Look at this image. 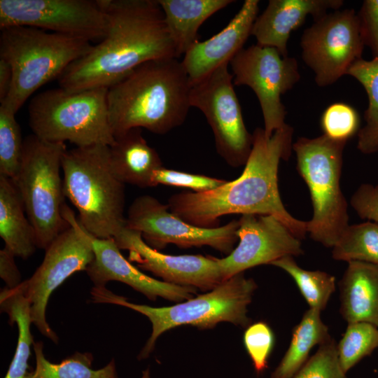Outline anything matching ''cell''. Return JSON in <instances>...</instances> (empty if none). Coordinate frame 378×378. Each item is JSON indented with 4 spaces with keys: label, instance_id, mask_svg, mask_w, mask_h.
<instances>
[{
    "label": "cell",
    "instance_id": "1",
    "mask_svg": "<svg viewBox=\"0 0 378 378\" xmlns=\"http://www.w3.org/2000/svg\"><path fill=\"white\" fill-rule=\"evenodd\" d=\"M252 134V149L237 178L206 192L176 193L168 200L169 208L188 223L205 228L217 227L219 218L227 214L271 215L302 239L307 223L286 210L278 184L280 162L291 155L293 128L286 123L268 138L257 127Z\"/></svg>",
    "mask_w": 378,
    "mask_h": 378
},
{
    "label": "cell",
    "instance_id": "2",
    "mask_svg": "<svg viewBox=\"0 0 378 378\" xmlns=\"http://www.w3.org/2000/svg\"><path fill=\"white\" fill-rule=\"evenodd\" d=\"M100 2L108 17L106 35L65 69L57 78L59 88H108L147 62L178 58L158 1Z\"/></svg>",
    "mask_w": 378,
    "mask_h": 378
},
{
    "label": "cell",
    "instance_id": "3",
    "mask_svg": "<svg viewBox=\"0 0 378 378\" xmlns=\"http://www.w3.org/2000/svg\"><path fill=\"white\" fill-rule=\"evenodd\" d=\"M190 78L178 58L147 62L107 90L114 138L132 128L164 134L181 125L191 108Z\"/></svg>",
    "mask_w": 378,
    "mask_h": 378
},
{
    "label": "cell",
    "instance_id": "4",
    "mask_svg": "<svg viewBox=\"0 0 378 378\" xmlns=\"http://www.w3.org/2000/svg\"><path fill=\"white\" fill-rule=\"evenodd\" d=\"M62 170L65 197L76 208L81 225L97 238H113L126 226L125 184L112 170L108 146L66 150Z\"/></svg>",
    "mask_w": 378,
    "mask_h": 378
},
{
    "label": "cell",
    "instance_id": "5",
    "mask_svg": "<svg viewBox=\"0 0 378 378\" xmlns=\"http://www.w3.org/2000/svg\"><path fill=\"white\" fill-rule=\"evenodd\" d=\"M257 284L244 272L226 279L209 292L169 307H153L129 302L114 294L105 286H94L91 290L93 302L123 306L146 316L152 324V332L139 358H147L155 347L157 339L164 332L183 325L209 329L220 322L248 326V306Z\"/></svg>",
    "mask_w": 378,
    "mask_h": 378
},
{
    "label": "cell",
    "instance_id": "6",
    "mask_svg": "<svg viewBox=\"0 0 378 378\" xmlns=\"http://www.w3.org/2000/svg\"><path fill=\"white\" fill-rule=\"evenodd\" d=\"M92 46L85 39L31 27L1 29L0 58L10 64L13 73L10 91L1 105L16 113L36 90L57 79Z\"/></svg>",
    "mask_w": 378,
    "mask_h": 378
},
{
    "label": "cell",
    "instance_id": "7",
    "mask_svg": "<svg viewBox=\"0 0 378 378\" xmlns=\"http://www.w3.org/2000/svg\"><path fill=\"white\" fill-rule=\"evenodd\" d=\"M346 144L324 134L300 137L293 144L296 169L308 187L312 205L307 231L326 247L332 248L349 225L348 204L340 186Z\"/></svg>",
    "mask_w": 378,
    "mask_h": 378
},
{
    "label": "cell",
    "instance_id": "8",
    "mask_svg": "<svg viewBox=\"0 0 378 378\" xmlns=\"http://www.w3.org/2000/svg\"><path fill=\"white\" fill-rule=\"evenodd\" d=\"M106 88L69 91L62 88L37 94L29 105L33 134L50 142L69 141L76 147L111 146Z\"/></svg>",
    "mask_w": 378,
    "mask_h": 378
},
{
    "label": "cell",
    "instance_id": "9",
    "mask_svg": "<svg viewBox=\"0 0 378 378\" xmlns=\"http://www.w3.org/2000/svg\"><path fill=\"white\" fill-rule=\"evenodd\" d=\"M63 142H50L34 134L23 141L20 165L14 179L36 234V246L46 249L69 226L63 217L61 177Z\"/></svg>",
    "mask_w": 378,
    "mask_h": 378
},
{
    "label": "cell",
    "instance_id": "10",
    "mask_svg": "<svg viewBox=\"0 0 378 378\" xmlns=\"http://www.w3.org/2000/svg\"><path fill=\"white\" fill-rule=\"evenodd\" d=\"M63 217L69 226L45 249L44 258L33 275L22 281L31 304L33 324L45 337L57 343L59 338L46 320V308L53 291L66 279L85 271L94 258L91 234L65 204Z\"/></svg>",
    "mask_w": 378,
    "mask_h": 378
},
{
    "label": "cell",
    "instance_id": "11",
    "mask_svg": "<svg viewBox=\"0 0 378 378\" xmlns=\"http://www.w3.org/2000/svg\"><path fill=\"white\" fill-rule=\"evenodd\" d=\"M228 64L191 85L190 104L205 116L218 155L236 168L245 165L252 149L253 134L244 124Z\"/></svg>",
    "mask_w": 378,
    "mask_h": 378
},
{
    "label": "cell",
    "instance_id": "12",
    "mask_svg": "<svg viewBox=\"0 0 378 378\" xmlns=\"http://www.w3.org/2000/svg\"><path fill=\"white\" fill-rule=\"evenodd\" d=\"M364 42L358 15L351 8L336 10L314 20L300 38L301 56L319 87L337 82L362 58Z\"/></svg>",
    "mask_w": 378,
    "mask_h": 378
},
{
    "label": "cell",
    "instance_id": "13",
    "mask_svg": "<svg viewBox=\"0 0 378 378\" xmlns=\"http://www.w3.org/2000/svg\"><path fill=\"white\" fill-rule=\"evenodd\" d=\"M234 85H246L255 94L261 108L264 131L270 137L286 124L282 94L300 80L298 60L284 57L274 48L252 45L230 62Z\"/></svg>",
    "mask_w": 378,
    "mask_h": 378
},
{
    "label": "cell",
    "instance_id": "14",
    "mask_svg": "<svg viewBox=\"0 0 378 378\" xmlns=\"http://www.w3.org/2000/svg\"><path fill=\"white\" fill-rule=\"evenodd\" d=\"M15 26L91 42L105 37L108 17L100 0H0V29Z\"/></svg>",
    "mask_w": 378,
    "mask_h": 378
},
{
    "label": "cell",
    "instance_id": "15",
    "mask_svg": "<svg viewBox=\"0 0 378 378\" xmlns=\"http://www.w3.org/2000/svg\"><path fill=\"white\" fill-rule=\"evenodd\" d=\"M126 227L139 232L144 240L157 250L173 244L181 248L208 246L229 254L238 240V220L220 227H197L173 214L167 204L150 195L139 196L133 201Z\"/></svg>",
    "mask_w": 378,
    "mask_h": 378
},
{
    "label": "cell",
    "instance_id": "16",
    "mask_svg": "<svg viewBox=\"0 0 378 378\" xmlns=\"http://www.w3.org/2000/svg\"><path fill=\"white\" fill-rule=\"evenodd\" d=\"M237 246L218 258L223 280L253 267L303 254L300 239L271 215L243 214L238 220Z\"/></svg>",
    "mask_w": 378,
    "mask_h": 378
},
{
    "label": "cell",
    "instance_id": "17",
    "mask_svg": "<svg viewBox=\"0 0 378 378\" xmlns=\"http://www.w3.org/2000/svg\"><path fill=\"white\" fill-rule=\"evenodd\" d=\"M113 239L120 249L129 251L130 262L163 281L211 290L224 281L215 257L162 253L149 246L139 232L126 226Z\"/></svg>",
    "mask_w": 378,
    "mask_h": 378
},
{
    "label": "cell",
    "instance_id": "18",
    "mask_svg": "<svg viewBox=\"0 0 378 378\" xmlns=\"http://www.w3.org/2000/svg\"><path fill=\"white\" fill-rule=\"evenodd\" d=\"M91 239L94 258L85 272L94 286H105L108 281H118L151 300L161 297L183 302L193 298L196 293L195 288L157 280L141 272L123 257L113 238L100 239L91 234Z\"/></svg>",
    "mask_w": 378,
    "mask_h": 378
},
{
    "label": "cell",
    "instance_id": "19",
    "mask_svg": "<svg viewBox=\"0 0 378 378\" xmlns=\"http://www.w3.org/2000/svg\"><path fill=\"white\" fill-rule=\"evenodd\" d=\"M258 10V0H245L224 29L206 41H198L186 52L181 62L191 85L224 64H230L244 48Z\"/></svg>",
    "mask_w": 378,
    "mask_h": 378
},
{
    "label": "cell",
    "instance_id": "20",
    "mask_svg": "<svg viewBox=\"0 0 378 378\" xmlns=\"http://www.w3.org/2000/svg\"><path fill=\"white\" fill-rule=\"evenodd\" d=\"M343 4L342 0H270L255 19L251 35L257 45L274 48L286 57L290 34L303 25L308 15L316 20Z\"/></svg>",
    "mask_w": 378,
    "mask_h": 378
},
{
    "label": "cell",
    "instance_id": "21",
    "mask_svg": "<svg viewBox=\"0 0 378 378\" xmlns=\"http://www.w3.org/2000/svg\"><path fill=\"white\" fill-rule=\"evenodd\" d=\"M340 314L348 323L378 328V265L350 261L339 282Z\"/></svg>",
    "mask_w": 378,
    "mask_h": 378
},
{
    "label": "cell",
    "instance_id": "22",
    "mask_svg": "<svg viewBox=\"0 0 378 378\" xmlns=\"http://www.w3.org/2000/svg\"><path fill=\"white\" fill-rule=\"evenodd\" d=\"M108 150L111 167L120 181L141 188L154 187V172L163 164L142 136L141 128H132L115 138Z\"/></svg>",
    "mask_w": 378,
    "mask_h": 378
},
{
    "label": "cell",
    "instance_id": "23",
    "mask_svg": "<svg viewBox=\"0 0 378 378\" xmlns=\"http://www.w3.org/2000/svg\"><path fill=\"white\" fill-rule=\"evenodd\" d=\"M164 14L177 57L198 41L201 25L232 0H158Z\"/></svg>",
    "mask_w": 378,
    "mask_h": 378
},
{
    "label": "cell",
    "instance_id": "24",
    "mask_svg": "<svg viewBox=\"0 0 378 378\" xmlns=\"http://www.w3.org/2000/svg\"><path fill=\"white\" fill-rule=\"evenodd\" d=\"M25 214L14 181L0 175V236L5 246L22 259L30 257L37 248L34 228Z\"/></svg>",
    "mask_w": 378,
    "mask_h": 378
},
{
    "label": "cell",
    "instance_id": "25",
    "mask_svg": "<svg viewBox=\"0 0 378 378\" xmlns=\"http://www.w3.org/2000/svg\"><path fill=\"white\" fill-rule=\"evenodd\" d=\"M2 312L8 315L10 323H15L18 336L15 354L4 378H24L34 339L31 332L33 323L31 304L22 283L13 288L6 287L0 293Z\"/></svg>",
    "mask_w": 378,
    "mask_h": 378
},
{
    "label": "cell",
    "instance_id": "26",
    "mask_svg": "<svg viewBox=\"0 0 378 378\" xmlns=\"http://www.w3.org/2000/svg\"><path fill=\"white\" fill-rule=\"evenodd\" d=\"M331 338L321 311L309 308L294 328L292 339L283 358L271 378H291L308 360L311 350Z\"/></svg>",
    "mask_w": 378,
    "mask_h": 378
},
{
    "label": "cell",
    "instance_id": "27",
    "mask_svg": "<svg viewBox=\"0 0 378 378\" xmlns=\"http://www.w3.org/2000/svg\"><path fill=\"white\" fill-rule=\"evenodd\" d=\"M36 366L24 378H118L114 359L100 369H93V356L89 352H76L59 363L50 362L45 357L43 344H33Z\"/></svg>",
    "mask_w": 378,
    "mask_h": 378
},
{
    "label": "cell",
    "instance_id": "28",
    "mask_svg": "<svg viewBox=\"0 0 378 378\" xmlns=\"http://www.w3.org/2000/svg\"><path fill=\"white\" fill-rule=\"evenodd\" d=\"M346 75L356 79L368 95L365 125L358 132L357 148L362 153L370 155L378 151V55L370 60H357Z\"/></svg>",
    "mask_w": 378,
    "mask_h": 378
},
{
    "label": "cell",
    "instance_id": "29",
    "mask_svg": "<svg viewBox=\"0 0 378 378\" xmlns=\"http://www.w3.org/2000/svg\"><path fill=\"white\" fill-rule=\"evenodd\" d=\"M336 260L361 261L378 265V224L349 225L332 247Z\"/></svg>",
    "mask_w": 378,
    "mask_h": 378
},
{
    "label": "cell",
    "instance_id": "30",
    "mask_svg": "<svg viewBox=\"0 0 378 378\" xmlns=\"http://www.w3.org/2000/svg\"><path fill=\"white\" fill-rule=\"evenodd\" d=\"M287 272L295 281L311 309L323 310L335 290V278L326 272L306 270L300 267L293 256L286 255L273 262Z\"/></svg>",
    "mask_w": 378,
    "mask_h": 378
},
{
    "label": "cell",
    "instance_id": "31",
    "mask_svg": "<svg viewBox=\"0 0 378 378\" xmlns=\"http://www.w3.org/2000/svg\"><path fill=\"white\" fill-rule=\"evenodd\" d=\"M378 348V328L368 323H348L337 344L340 366L346 373L365 357Z\"/></svg>",
    "mask_w": 378,
    "mask_h": 378
},
{
    "label": "cell",
    "instance_id": "32",
    "mask_svg": "<svg viewBox=\"0 0 378 378\" xmlns=\"http://www.w3.org/2000/svg\"><path fill=\"white\" fill-rule=\"evenodd\" d=\"M15 115L13 111L0 105V175L12 179L20 165L24 141Z\"/></svg>",
    "mask_w": 378,
    "mask_h": 378
},
{
    "label": "cell",
    "instance_id": "33",
    "mask_svg": "<svg viewBox=\"0 0 378 378\" xmlns=\"http://www.w3.org/2000/svg\"><path fill=\"white\" fill-rule=\"evenodd\" d=\"M320 125L323 134L334 141L347 143L358 132L360 118L356 110L351 105L335 102L323 112Z\"/></svg>",
    "mask_w": 378,
    "mask_h": 378
},
{
    "label": "cell",
    "instance_id": "34",
    "mask_svg": "<svg viewBox=\"0 0 378 378\" xmlns=\"http://www.w3.org/2000/svg\"><path fill=\"white\" fill-rule=\"evenodd\" d=\"M337 356V344L330 338L291 378H346Z\"/></svg>",
    "mask_w": 378,
    "mask_h": 378
},
{
    "label": "cell",
    "instance_id": "35",
    "mask_svg": "<svg viewBox=\"0 0 378 378\" xmlns=\"http://www.w3.org/2000/svg\"><path fill=\"white\" fill-rule=\"evenodd\" d=\"M244 344L255 371L263 372L274 344L271 328L263 321L249 325L244 334Z\"/></svg>",
    "mask_w": 378,
    "mask_h": 378
},
{
    "label": "cell",
    "instance_id": "36",
    "mask_svg": "<svg viewBox=\"0 0 378 378\" xmlns=\"http://www.w3.org/2000/svg\"><path fill=\"white\" fill-rule=\"evenodd\" d=\"M226 181L202 174L186 173L164 167L156 170L153 176V186L159 184L189 188L202 192L218 188Z\"/></svg>",
    "mask_w": 378,
    "mask_h": 378
},
{
    "label": "cell",
    "instance_id": "37",
    "mask_svg": "<svg viewBox=\"0 0 378 378\" xmlns=\"http://www.w3.org/2000/svg\"><path fill=\"white\" fill-rule=\"evenodd\" d=\"M357 15L365 46L378 55V0H365Z\"/></svg>",
    "mask_w": 378,
    "mask_h": 378
},
{
    "label": "cell",
    "instance_id": "38",
    "mask_svg": "<svg viewBox=\"0 0 378 378\" xmlns=\"http://www.w3.org/2000/svg\"><path fill=\"white\" fill-rule=\"evenodd\" d=\"M350 204L360 218L378 224V184L362 183L351 195Z\"/></svg>",
    "mask_w": 378,
    "mask_h": 378
},
{
    "label": "cell",
    "instance_id": "39",
    "mask_svg": "<svg viewBox=\"0 0 378 378\" xmlns=\"http://www.w3.org/2000/svg\"><path fill=\"white\" fill-rule=\"evenodd\" d=\"M15 258L13 253L6 246L0 251V276L8 288H15L22 283Z\"/></svg>",
    "mask_w": 378,
    "mask_h": 378
},
{
    "label": "cell",
    "instance_id": "40",
    "mask_svg": "<svg viewBox=\"0 0 378 378\" xmlns=\"http://www.w3.org/2000/svg\"><path fill=\"white\" fill-rule=\"evenodd\" d=\"M13 73L10 64L0 58V103L6 98L12 84Z\"/></svg>",
    "mask_w": 378,
    "mask_h": 378
},
{
    "label": "cell",
    "instance_id": "41",
    "mask_svg": "<svg viewBox=\"0 0 378 378\" xmlns=\"http://www.w3.org/2000/svg\"><path fill=\"white\" fill-rule=\"evenodd\" d=\"M142 378H150V372L149 370L147 369L143 372V376Z\"/></svg>",
    "mask_w": 378,
    "mask_h": 378
}]
</instances>
